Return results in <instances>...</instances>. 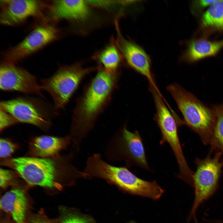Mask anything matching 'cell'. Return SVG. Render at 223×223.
I'll return each instance as SVG.
<instances>
[{
    "label": "cell",
    "instance_id": "23",
    "mask_svg": "<svg viewBox=\"0 0 223 223\" xmlns=\"http://www.w3.org/2000/svg\"><path fill=\"white\" fill-rule=\"evenodd\" d=\"M58 221L48 217L42 210L27 218L26 223H58Z\"/></svg>",
    "mask_w": 223,
    "mask_h": 223
},
{
    "label": "cell",
    "instance_id": "24",
    "mask_svg": "<svg viewBox=\"0 0 223 223\" xmlns=\"http://www.w3.org/2000/svg\"><path fill=\"white\" fill-rule=\"evenodd\" d=\"M18 121L10 113L4 110H0V129L2 131L6 127L15 124Z\"/></svg>",
    "mask_w": 223,
    "mask_h": 223
},
{
    "label": "cell",
    "instance_id": "16",
    "mask_svg": "<svg viewBox=\"0 0 223 223\" xmlns=\"http://www.w3.org/2000/svg\"><path fill=\"white\" fill-rule=\"evenodd\" d=\"M70 136L64 137L44 135L37 137L29 143L30 155L32 157L54 158L69 144Z\"/></svg>",
    "mask_w": 223,
    "mask_h": 223
},
{
    "label": "cell",
    "instance_id": "9",
    "mask_svg": "<svg viewBox=\"0 0 223 223\" xmlns=\"http://www.w3.org/2000/svg\"><path fill=\"white\" fill-rule=\"evenodd\" d=\"M60 33L59 29L54 25L44 23L20 42L3 51L2 62L15 64L57 40Z\"/></svg>",
    "mask_w": 223,
    "mask_h": 223
},
{
    "label": "cell",
    "instance_id": "8",
    "mask_svg": "<svg viewBox=\"0 0 223 223\" xmlns=\"http://www.w3.org/2000/svg\"><path fill=\"white\" fill-rule=\"evenodd\" d=\"M107 153L111 160H124L128 166L134 165L151 170L142 138L137 130L132 132L123 127L111 140Z\"/></svg>",
    "mask_w": 223,
    "mask_h": 223
},
{
    "label": "cell",
    "instance_id": "7",
    "mask_svg": "<svg viewBox=\"0 0 223 223\" xmlns=\"http://www.w3.org/2000/svg\"><path fill=\"white\" fill-rule=\"evenodd\" d=\"M97 68L83 67L79 63L59 67L52 76L41 80L42 90L52 97L57 109L63 108L69 102L82 80Z\"/></svg>",
    "mask_w": 223,
    "mask_h": 223
},
{
    "label": "cell",
    "instance_id": "11",
    "mask_svg": "<svg viewBox=\"0 0 223 223\" xmlns=\"http://www.w3.org/2000/svg\"><path fill=\"white\" fill-rule=\"evenodd\" d=\"M48 2L35 0H1L0 23L3 25H19L30 17L46 20L44 15Z\"/></svg>",
    "mask_w": 223,
    "mask_h": 223
},
{
    "label": "cell",
    "instance_id": "27",
    "mask_svg": "<svg viewBox=\"0 0 223 223\" xmlns=\"http://www.w3.org/2000/svg\"><path fill=\"white\" fill-rule=\"evenodd\" d=\"M88 4L100 7L106 8L110 6L113 3V2L111 1L97 0V1H86Z\"/></svg>",
    "mask_w": 223,
    "mask_h": 223
},
{
    "label": "cell",
    "instance_id": "26",
    "mask_svg": "<svg viewBox=\"0 0 223 223\" xmlns=\"http://www.w3.org/2000/svg\"><path fill=\"white\" fill-rule=\"evenodd\" d=\"M215 0H200L195 1L192 4V10L196 13L202 10L204 8L208 7L213 3Z\"/></svg>",
    "mask_w": 223,
    "mask_h": 223
},
{
    "label": "cell",
    "instance_id": "5",
    "mask_svg": "<svg viewBox=\"0 0 223 223\" xmlns=\"http://www.w3.org/2000/svg\"><path fill=\"white\" fill-rule=\"evenodd\" d=\"M155 103L156 112L154 119L160 129L161 139L160 144L165 142L170 146L177 161L179 169V177L184 181L191 180L193 172L189 167L184 155L178 133L179 126L184 124L175 114L172 110L169 109L168 105L162 95L154 89L150 90Z\"/></svg>",
    "mask_w": 223,
    "mask_h": 223
},
{
    "label": "cell",
    "instance_id": "20",
    "mask_svg": "<svg viewBox=\"0 0 223 223\" xmlns=\"http://www.w3.org/2000/svg\"><path fill=\"white\" fill-rule=\"evenodd\" d=\"M212 107L215 112L216 122L210 144L211 151H219L223 154V103Z\"/></svg>",
    "mask_w": 223,
    "mask_h": 223
},
{
    "label": "cell",
    "instance_id": "4",
    "mask_svg": "<svg viewBox=\"0 0 223 223\" xmlns=\"http://www.w3.org/2000/svg\"><path fill=\"white\" fill-rule=\"evenodd\" d=\"M167 90L181 113L184 124L197 133L204 144H210L216 122L213 107L207 106L178 84L169 85Z\"/></svg>",
    "mask_w": 223,
    "mask_h": 223
},
{
    "label": "cell",
    "instance_id": "29",
    "mask_svg": "<svg viewBox=\"0 0 223 223\" xmlns=\"http://www.w3.org/2000/svg\"><path fill=\"white\" fill-rule=\"evenodd\" d=\"M129 223H135L134 221H131Z\"/></svg>",
    "mask_w": 223,
    "mask_h": 223
},
{
    "label": "cell",
    "instance_id": "28",
    "mask_svg": "<svg viewBox=\"0 0 223 223\" xmlns=\"http://www.w3.org/2000/svg\"><path fill=\"white\" fill-rule=\"evenodd\" d=\"M201 223H223V219L203 218Z\"/></svg>",
    "mask_w": 223,
    "mask_h": 223
},
{
    "label": "cell",
    "instance_id": "15",
    "mask_svg": "<svg viewBox=\"0 0 223 223\" xmlns=\"http://www.w3.org/2000/svg\"><path fill=\"white\" fill-rule=\"evenodd\" d=\"M28 206L25 192L19 187L8 191L0 199V209L9 214L15 223H26Z\"/></svg>",
    "mask_w": 223,
    "mask_h": 223
},
{
    "label": "cell",
    "instance_id": "1",
    "mask_svg": "<svg viewBox=\"0 0 223 223\" xmlns=\"http://www.w3.org/2000/svg\"><path fill=\"white\" fill-rule=\"evenodd\" d=\"M99 67L77 99L73 111L70 136L76 148L93 129L117 87L119 71L109 72Z\"/></svg>",
    "mask_w": 223,
    "mask_h": 223
},
{
    "label": "cell",
    "instance_id": "21",
    "mask_svg": "<svg viewBox=\"0 0 223 223\" xmlns=\"http://www.w3.org/2000/svg\"><path fill=\"white\" fill-rule=\"evenodd\" d=\"M62 211L60 223H93L89 218L79 216L66 210Z\"/></svg>",
    "mask_w": 223,
    "mask_h": 223
},
{
    "label": "cell",
    "instance_id": "13",
    "mask_svg": "<svg viewBox=\"0 0 223 223\" xmlns=\"http://www.w3.org/2000/svg\"><path fill=\"white\" fill-rule=\"evenodd\" d=\"M119 35V48L128 65L145 77L150 87L161 93L151 72V61L148 55L139 45Z\"/></svg>",
    "mask_w": 223,
    "mask_h": 223
},
{
    "label": "cell",
    "instance_id": "3",
    "mask_svg": "<svg viewBox=\"0 0 223 223\" xmlns=\"http://www.w3.org/2000/svg\"><path fill=\"white\" fill-rule=\"evenodd\" d=\"M87 178L103 179L131 194L157 200L164 190L155 181L145 180L137 177L126 167H116L104 161L99 154H94L87 159L83 171Z\"/></svg>",
    "mask_w": 223,
    "mask_h": 223
},
{
    "label": "cell",
    "instance_id": "22",
    "mask_svg": "<svg viewBox=\"0 0 223 223\" xmlns=\"http://www.w3.org/2000/svg\"><path fill=\"white\" fill-rule=\"evenodd\" d=\"M17 145L8 140L1 138L0 140V156L4 158L10 156L14 152Z\"/></svg>",
    "mask_w": 223,
    "mask_h": 223
},
{
    "label": "cell",
    "instance_id": "14",
    "mask_svg": "<svg viewBox=\"0 0 223 223\" xmlns=\"http://www.w3.org/2000/svg\"><path fill=\"white\" fill-rule=\"evenodd\" d=\"M88 4L86 1L56 0L49 2L47 19L48 21L62 20H82L89 15Z\"/></svg>",
    "mask_w": 223,
    "mask_h": 223
},
{
    "label": "cell",
    "instance_id": "12",
    "mask_svg": "<svg viewBox=\"0 0 223 223\" xmlns=\"http://www.w3.org/2000/svg\"><path fill=\"white\" fill-rule=\"evenodd\" d=\"M0 88L4 91H17L42 96L41 86L33 75L15 64L3 62L0 65Z\"/></svg>",
    "mask_w": 223,
    "mask_h": 223
},
{
    "label": "cell",
    "instance_id": "2",
    "mask_svg": "<svg viewBox=\"0 0 223 223\" xmlns=\"http://www.w3.org/2000/svg\"><path fill=\"white\" fill-rule=\"evenodd\" d=\"M65 159L22 157L3 161L2 164L14 169L31 186L51 190H61L62 181L72 182L79 178H86L83 172L78 170Z\"/></svg>",
    "mask_w": 223,
    "mask_h": 223
},
{
    "label": "cell",
    "instance_id": "10",
    "mask_svg": "<svg viewBox=\"0 0 223 223\" xmlns=\"http://www.w3.org/2000/svg\"><path fill=\"white\" fill-rule=\"evenodd\" d=\"M0 108L11 114L18 122L31 124L43 129L50 125L47 109L34 99L17 98L0 102Z\"/></svg>",
    "mask_w": 223,
    "mask_h": 223
},
{
    "label": "cell",
    "instance_id": "18",
    "mask_svg": "<svg viewBox=\"0 0 223 223\" xmlns=\"http://www.w3.org/2000/svg\"><path fill=\"white\" fill-rule=\"evenodd\" d=\"M201 23L203 28L223 30V0H216L208 7Z\"/></svg>",
    "mask_w": 223,
    "mask_h": 223
},
{
    "label": "cell",
    "instance_id": "17",
    "mask_svg": "<svg viewBox=\"0 0 223 223\" xmlns=\"http://www.w3.org/2000/svg\"><path fill=\"white\" fill-rule=\"evenodd\" d=\"M223 47V39L215 41L200 39L190 41L182 56L183 59L193 63L215 55Z\"/></svg>",
    "mask_w": 223,
    "mask_h": 223
},
{
    "label": "cell",
    "instance_id": "19",
    "mask_svg": "<svg viewBox=\"0 0 223 223\" xmlns=\"http://www.w3.org/2000/svg\"><path fill=\"white\" fill-rule=\"evenodd\" d=\"M98 57L100 67L109 72L118 71L122 57L119 50L114 44L107 46L99 53Z\"/></svg>",
    "mask_w": 223,
    "mask_h": 223
},
{
    "label": "cell",
    "instance_id": "25",
    "mask_svg": "<svg viewBox=\"0 0 223 223\" xmlns=\"http://www.w3.org/2000/svg\"><path fill=\"white\" fill-rule=\"evenodd\" d=\"M14 174L10 170L1 168L0 169V186L5 189L10 185L14 178Z\"/></svg>",
    "mask_w": 223,
    "mask_h": 223
},
{
    "label": "cell",
    "instance_id": "6",
    "mask_svg": "<svg viewBox=\"0 0 223 223\" xmlns=\"http://www.w3.org/2000/svg\"><path fill=\"white\" fill-rule=\"evenodd\" d=\"M215 152L213 155L210 152L204 159H196V169L192 176L195 197L188 221L193 219L195 223H198L196 217L198 208L213 195L218 188L223 167V154L219 151Z\"/></svg>",
    "mask_w": 223,
    "mask_h": 223
},
{
    "label": "cell",
    "instance_id": "30",
    "mask_svg": "<svg viewBox=\"0 0 223 223\" xmlns=\"http://www.w3.org/2000/svg\"><path fill=\"white\" fill-rule=\"evenodd\" d=\"M2 223H8V222H2Z\"/></svg>",
    "mask_w": 223,
    "mask_h": 223
}]
</instances>
